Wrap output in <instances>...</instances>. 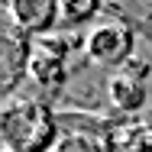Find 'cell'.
Listing matches in <instances>:
<instances>
[{
  "mask_svg": "<svg viewBox=\"0 0 152 152\" xmlns=\"http://www.w3.org/2000/svg\"><path fill=\"white\" fill-rule=\"evenodd\" d=\"M107 100L113 104V110L120 117H136L149 104V88H146V81H139L126 71H113L107 78Z\"/></svg>",
  "mask_w": 152,
  "mask_h": 152,
  "instance_id": "obj_6",
  "label": "cell"
},
{
  "mask_svg": "<svg viewBox=\"0 0 152 152\" xmlns=\"http://www.w3.org/2000/svg\"><path fill=\"white\" fill-rule=\"evenodd\" d=\"M52 152H100V146L94 139H84V136H61V142Z\"/></svg>",
  "mask_w": 152,
  "mask_h": 152,
  "instance_id": "obj_9",
  "label": "cell"
},
{
  "mask_svg": "<svg viewBox=\"0 0 152 152\" xmlns=\"http://www.w3.org/2000/svg\"><path fill=\"white\" fill-rule=\"evenodd\" d=\"M149 68H152L149 61H146V58H139V55H136L133 61H126V65H123L120 71H126V75H133V78H139V81H146V78H149Z\"/></svg>",
  "mask_w": 152,
  "mask_h": 152,
  "instance_id": "obj_10",
  "label": "cell"
},
{
  "mask_svg": "<svg viewBox=\"0 0 152 152\" xmlns=\"http://www.w3.org/2000/svg\"><path fill=\"white\" fill-rule=\"evenodd\" d=\"M0 139H3V149L13 152H52L61 142V129L52 104H45L39 97L3 100Z\"/></svg>",
  "mask_w": 152,
  "mask_h": 152,
  "instance_id": "obj_1",
  "label": "cell"
},
{
  "mask_svg": "<svg viewBox=\"0 0 152 152\" xmlns=\"http://www.w3.org/2000/svg\"><path fill=\"white\" fill-rule=\"evenodd\" d=\"M100 13H104V7L97 0H61L58 29L61 32H75L78 26H91Z\"/></svg>",
  "mask_w": 152,
  "mask_h": 152,
  "instance_id": "obj_7",
  "label": "cell"
},
{
  "mask_svg": "<svg viewBox=\"0 0 152 152\" xmlns=\"http://www.w3.org/2000/svg\"><path fill=\"white\" fill-rule=\"evenodd\" d=\"M3 152H13V149H3Z\"/></svg>",
  "mask_w": 152,
  "mask_h": 152,
  "instance_id": "obj_12",
  "label": "cell"
},
{
  "mask_svg": "<svg viewBox=\"0 0 152 152\" xmlns=\"http://www.w3.org/2000/svg\"><path fill=\"white\" fill-rule=\"evenodd\" d=\"M139 152H152V136L146 139V142H142V146H139Z\"/></svg>",
  "mask_w": 152,
  "mask_h": 152,
  "instance_id": "obj_11",
  "label": "cell"
},
{
  "mask_svg": "<svg viewBox=\"0 0 152 152\" xmlns=\"http://www.w3.org/2000/svg\"><path fill=\"white\" fill-rule=\"evenodd\" d=\"M32 52H36V42L29 36H23L16 26L7 23L0 29V91H3V100H13L16 88L26 81Z\"/></svg>",
  "mask_w": 152,
  "mask_h": 152,
  "instance_id": "obj_3",
  "label": "cell"
},
{
  "mask_svg": "<svg viewBox=\"0 0 152 152\" xmlns=\"http://www.w3.org/2000/svg\"><path fill=\"white\" fill-rule=\"evenodd\" d=\"M136 29L123 20H100L91 32H88V45H84V55L88 61L100 65V68H113L120 71L126 61L136 58Z\"/></svg>",
  "mask_w": 152,
  "mask_h": 152,
  "instance_id": "obj_2",
  "label": "cell"
},
{
  "mask_svg": "<svg viewBox=\"0 0 152 152\" xmlns=\"http://www.w3.org/2000/svg\"><path fill=\"white\" fill-rule=\"evenodd\" d=\"M104 13L107 16H113V20H123V23H129L136 36L146 42L152 49V13H139V10H129V7H120V3H107L104 7Z\"/></svg>",
  "mask_w": 152,
  "mask_h": 152,
  "instance_id": "obj_8",
  "label": "cell"
},
{
  "mask_svg": "<svg viewBox=\"0 0 152 152\" xmlns=\"http://www.w3.org/2000/svg\"><path fill=\"white\" fill-rule=\"evenodd\" d=\"M29 81L45 94V104H55L65 100V88L71 81V71H68V61L55 58V55H45V52H32L29 61Z\"/></svg>",
  "mask_w": 152,
  "mask_h": 152,
  "instance_id": "obj_5",
  "label": "cell"
},
{
  "mask_svg": "<svg viewBox=\"0 0 152 152\" xmlns=\"http://www.w3.org/2000/svg\"><path fill=\"white\" fill-rule=\"evenodd\" d=\"M7 23L16 26L23 36L45 39L52 32H58V20H61V3L58 0H7L3 3Z\"/></svg>",
  "mask_w": 152,
  "mask_h": 152,
  "instance_id": "obj_4",
  "label": "cell"
}]
</instances>
